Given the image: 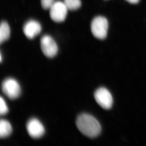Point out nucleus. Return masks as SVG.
Segmentation results:
<instances>
[{"instance_id":"nucleus-15","label":"nucleus","mask_w":146,"mask_h":146,"mask_svg":"<svg viewBox=\"0 0 146 146\" xmlns=\"http://www.w3.org/2000/svg\"><path fill=\"white\" fill-rule=\"evenodd\" d=\"M0 59H1V62H2V55H1V58H0Z\"/></svg>"},{"instance_id":"nucleus-8","label":"nucleus","mask_w":146,"mask_h":146,"mask_svg":"<svg viewBox=\"0 0 146 146\" xmlns=\"http://www.w3.org/2000/svg\"><path fill=\"white\" fill-rule=\"evenodd\" d=\"M23 29L26 36L28 39H32L41 33L42 27L37 21L30 20L25 24Z\"/></svg>"},{"instance_id":"nucleus-11","label":"nucleus","mask_w":146,"mask_h":146,"mask_svg":"<svg viewBox=\"0 0 146 146\" xmlns=\"http://www.w3.org/2000/svg\"><path fill=\"white\" fill-rule=\"evenodd\" d=\"M63 2L68 10H76L79 8L81 5L80 0H64Z\"/></svg>"},{"instance_id":"nucleus-1","label":"nucleus","mask_w":146,"mask_h":146,"mask_svg":"<svg viewBox=\"0 0 146 146\" xmlns=\"http://www.w3.org/2000/svg\"><path fill=\"white\" fill-rule=\"evenodd\" d=\"M76 124L79 130L89 138L97 137L101 131V126L98 121L89 114L80 115L77 119Z\"/></svg>"},{"instance_id":"nucleus-6","label":"nucleus","mask_w":146,"mask_h":146,"mask_svg":"<svg viewBox=\"0 0 146 146\" xmlns=\"http://www.w3.org/2000/svg\"><path fill=\"white\" fill-rule=\"evenodd\" d=\"M40 43L42 52L47 57L52 58L57 54V45L51 36L44 35L41 38Z\"/></svg>"},{"instance_id":"nucleus-13","label":"nucleus","mask_w":146,"mask_h":146,"mask_svg":"<svg viewBox=\"0 0 146 146\" xmlns=\"http://www.w3.org/2000/svg\"><path fill=\"white\" fill-rule=\"evenodd\" d=\"M42 7L45 9H50L54 3L55 0H41Z\"/></svg>"},{"instance_id":"nucleus-9","label":"nucleus","mask_w":146,"mask_h":146,"mask_svg":"<svg viewBox=\"0 0 146 146\" xmlns=\"http://www.w3.org/2000/svg\"><path fill=\"white\" fill-rule=\"evenodd\" d=\"M12 128L10 123L7 120L1 119L0 122V136L1 138H7L12 133Z\"/></svg>"},{"instance_id":"nucleus-7","label":"nucleus","mask_w":146,"mask_h":146,"mask_svg":"<svg viewBox=\"0 0 146 146\" xmlns=\"http://www.w3.org/2000/svg\"><path fill=\"white\" fill-rule=\"evenodd\" d=\"M27 129L29 135L33 138H41L45 133L44 125L36 118L29 120L27 123Z\"/></svg>"},{"instance_id":"nucleus-3","label":"nucleus","mask_w":146,"mask_h":146,"mask_svg":"<svg viewBox=\"0 0 146 146\" xmlns=\"http://www.w3.org/2000/svg\"><path fill=\"white\" fill-rule=\"evenodd\" d=\"M2 90L5 95L11 99H16L21 94V87L18 82L11 78L6 79L3 81Z\"/></svg>"},{"instance_id":"nucleus-5","label":"nucleus","mask_w":146,"mask_h":146,"mask_svg":"<svg viewBox=\"0 0 146 146\" xmlns=\"http://www.w3.org/2000/svg\"><path fill=\"white\" fill-rule=\"evenodd\" d=\"M94 98L100 106L104 109L109 110L113 104V98L111 93L104 87L97 89L94 94Z\"/></svg>"},{"instance_id":"nucleus-2","label":"nucleus","mask_w":146,"mask_h":146,"mask_svg":"<svg viewBox=\"0 0 146 146\" xmlns=\"http://www.w3.org/2000/svg\"><path fill=\"white\" fill-rule=\"evenodd\" d=\"M108 28V21L106 18L103 16L96 17L91 23L92 34L98 39H104L107 36Z\"/></svg>"},{"instance_id":"nucleus-4","label":"nucleus","mask_w":146,"mask_h":146,"mask_svg":"<svg viewBox=\"0 0 146 146\" xmlns=\"http://www.w3.org/2000/svg\"><path fill=\"white\" fill-rule=\"evenodd\" d=\"M68 9L63 2L57 1L50 8V15L53 21L61 23L65 21Z\"/></svg>"},{"instance_id":"nucleus-10","label":"nucleus","mask_w":146,"mask_h":146,"mask_svg":"<svg viewBox=\"0 0 146 146\" xmlns=\"http://www.w3.org/2000/svg\"><path fill=\"white\" fill-rule=\"evenodd\" d=\"M10 35V29L7 22H2L0 27V43L1 44L9 38Z\"/></svg>"},{"instance_id":"nucleus-14","label":"nucleus","mask_w":146,"mask_h":146,"mask_svg":"<svg viewBox=\"0 0 146 146\" xmlns=\"http://www.w3.org/2000/svg\"><path fill=\"white\" fill-rule=\"evenodd\" d=\"M125 1L131 4L137 3L139 1V0H125Z\"/></svg>"},{"instance_id":"nucleus-12","label":"nucleus","mask_w":146,"mask_h":146,"mask_svg":"<svg viewBox=\"0 0 146 146\" xmlns=\"http://www.w3.org/2000/svg\"><path fill=\"white\" fill-rule=\"evenodd\" d=\"M9 109L8 106L5 100L1 97L0 99V114L1 115H5L8 112Z\"/></svg>"}]
</instances>
